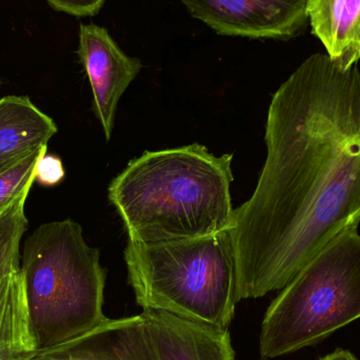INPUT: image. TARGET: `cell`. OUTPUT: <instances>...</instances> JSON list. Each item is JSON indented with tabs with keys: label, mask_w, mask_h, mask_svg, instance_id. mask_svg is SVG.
Segmentation results:
<instances>
[{
	"label": "cell",
	"mask_w": 360,
	"mask_h": 360,
	"mask_svg": "<svg viewBox=\"0 0 360 360\" xmlns=\"http://www.w3.org/2000/svg\"><path fill=\"white\" fill-rule=\"evenodd\" d=\"M2 84V82H1V79H0V86H1Z\"/></svg>",
	"instance_id": "obj_18"
},
{
	"label": "cell",
	"mask_w": 360,
	"mask_h": 360,
	"mask_svg": "<svg viewBox=\"0 0 360 360\" xmlns=\"http://www.w3.org/2000/svg\"><path fill=\"white\" fill-rule=\"evenodd\" d=\"M22 197L0 215V277L20 269V243L27 230Z\"/></svg>",
	"instance_id": "obj_13"
},
{
	"label": "cell",
	"mask_w": 360,
	"mask_h": 360,
	"mask_svg": "<svg viewBox=\"0 0 360 360\" xmlns=\"http://www.w3.org/2000/svg\"><path fill=\"white\" fill-rule=\"evenodd\" d=\"M319 360H359L352 353L349 351L344 350V349H338V350L334 351L331 354L327 355V356L323 357Z\"/></svg>",
	"instance_id": "obj_17"
},
{
	"label": "cell",
	"mask_w": 360,
	"mask_h": 360,
	"mask_svg": "<svg viewBox=\"0 0 360 360\" xmlns=\"http://www.w3.org/2000/svg\"><path fill=\"white\" fill-rule=\"evenodd\" d=\"M357 228L330 240L271 302L260 333L262 360L314 346L360 319Z\"/></svg>",
	"instance_id": "obj_5"
},
{
	"label": "cell",
	"mask_w": 360,
	"mask_h": 360,
	"mask_svg": "<svg viewBox=\"0 0 360 360\" xmlns=\"http://www.w3.org/2000/svg\"><path fill=\"white\" fill-rule=\"evenodd\" d=\"M57 132L54 120L29 97L0 98V173L36 150L48 147Z\"/></svg>",
	"instance_id": "obj_10"
},
{
	"label": "cell",
	"mask_w": 360,
	"mask_h": 360,
	"mask_svg": "<svg viewBox=\"0 0 360 360\" xmlns=\"http://www.w3.org/2000/svg\"><path fill=\"white\" fill-rule=\"evenodd\" d=\"M48 147L36 150L0 173V215L22 197H27L35 182L36 168Z\"/></svg>",
	"instance_id": "obj_14"
},
{
	"label": "cell",
	"mask_w": 360,
	"mask_h": 360,
	"mask_svg": "<svg viewBox=\"0 0 360 360\" xmlns=\"http://www.w3.org/2000/svg\"><path fill=\"white\" fill-rule=\"evenodd\" d=\"M266 158L230 230L238 302L281 290L360 222V71L306 59L273 95Z\"/></svg>",
	"instance_id": "obj_1"
},
{
	"label": "cell",
	"mask_w": 360,
	"mask_h": 360,
	"mask_svg": "<svg viewBox=\"0 0 360 360\" xmlns=\"http://www.w3.org/2000/svg\"><path fill=\"white\" fill-rule=\"evenodd\" d=\"M29 360H158L143 314L108 319L84 335Z\"/></svg>",
	"instance_id": "obj_8"
},
{
	"label": "cell",
	"mask_w": 360,
	"mask_h": 360,
	"mask_svg": "<svg viewBox=\"0 0 360 360\" xmlns=\"http://www.w3.org/2000/svg\"><path fill=\"white\" fill-rule=\"evenodd\" d=\"M78 54L92 88L95 116L109 141L118 103L143 65L124 54L105 27L93 23L80 25Z\"/></svg>",
	"instance_id": "obj_7"
},
{
	"label": "cell",
	"mask_w": 360,
	"mask_h": 360,
	"mask_svg": "<svg viewBox=\"0 0 360 360\" xmlns=\"http://www.w3.org/2000/svg\"><path fill=\"white\" fill-rule=\"evenodd\" d=\"M220 35L289 40L308 25L310 0H179Z\"/></svg>",
	"instance_id": "obj_6"
},
{
	"label": "cell",
	"mask_w": 360,
	"mask_h": 360,
	"mask_svg": "<svg viewBox=\"0 0 360 360\" xmlns=\"http://www.w3.org/2000/svg\"><path fill=\"white\" fill-rule=\"evenodd\" d=\"M54 10L73 16H94L101 11L105 0H46Z\"/></svg>",
	"instance_id": "obj_16"
},
{
	"label": "cell",
	"mask_w": 360,
	"mask_h": 360,
	"mask_svg": "<svg viewBox=\"0 0 360 360\" xmlns=\"http://www.w3.org/2000/svg\"><path fill=\"white\" fill-rule=\"evenodd\" d=\"M35 352L18 269L0 277V360H29Z\"/></svg>",
	"instance_id": "obj_12"
},
{
	"label": "cell",
	"mask_w": 360,
	"mask_h": 360,
	"mask_svg": "<svg viewBox=\"0 0 360 360\" xmlns=\"http://www.w3.org/2000/svg\"><path fill=\"white\" fill-rule=\"evenodd\" d=\"M65 171L60 158L55 155L44 154L36 168L35 181L44 186L58 184L65 179Z\"/></svg>",
	"instance_id": "obj_15"
},
{
	"label": "cell",
	"mask_w": 360,
	"mask_h": 360,
	"mask_svg": "<svg viewBox=\"0 0 360 360\" xmlns=\"http://www.w3.org/2000/svg\"><path fill=\"white\" fill-rule=\"evenodd\" d=\"M36 351L76 340L107 321L101 251L72 219L46 222L27 237L20 260Z\"/></svg>",
	"instance_id": "obj_3"
},
{
	"label": "cell",
	"mask_w": 360,
	"mask_h": 360,
	"mask_svg": "<svg viewBox=\"0 0 360 360\" xmlns=\"http://www.w3.org/2000/svg\"><path fill=\"white\" fill-rule=\"evenodd\" d=\"M148 331L158 360H235L228 328L145 310Z\"/></svg>",
	"instance_id": "obj_9"
},
{
	"label": "cell",
	"mask_w": 360,
	"mask_h": 360,
	"mask_svg": "<svg viewBox=\"0 0 360 360\" xmlns=\"http://www.w3.org/2000/svg\"><path fill=\"white\" fill-rule=\"evenodd\" d=\"M312 33L323 42L338 67L347 70L360 60V0H310Z\"/></svg>",
	"instance_id": "obj_11"
},
{
	"label": "cell",
	"mask_w": 360,
	"mask_h": 360,
	"mask_svg": "<svg viewBox=\"0 0 360 360\" xmlns=\"http://www.w3.org/2000/svg\"><path fill=\"white\" fill-rule=\"evenodd\" d=\"M232 160V154L216 156L199 143L131 160L108 190L128 240L162 243L231 230Z\"/></svg>",
	"instance_id": "obj_2"
},
{
	"label": "cell",
	"mask_w": 360,
	"mask_h": 360,
	"mask_svg": "<svg viewBox=\"0 0 360 360\" xmlns=\"http://www.w3.org/2000/svg\"><path fill=\"white\" fill-rule=\"evenodd\" d=\"M137 304L228 328L236 307V262L230 230L162 243L128 240L124 252Z\"/></svg>",
	"instance_id": "obj_4"
}]
</instances>
